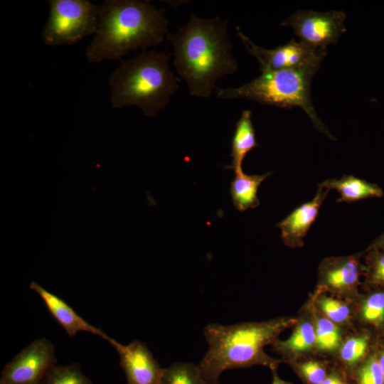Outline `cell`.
Here are the masks:
<instances>
[{
	"instance_id": "14",
	"label": "cell",
	"mask_w": 384,
	"mask_h": 384,
	"mask_svg": "<svg viewBox=\"0 0 384 384\" xmlns=\"http://www.w3.org/2000/svg\"><path fill=\"white\" fill-rule=\"evenodd\" d=\"M251 117L252 112L245 110L235 124L230 153L232 164L226 167L234 172L242 171V166L245 156L259 146Z\"/></svg>"
},
{
	"instance_id": "13",
	"label": "cell",
	"mask_w": 384,
	"mask_h": 384,
	"mask_svg": "<svg viewBox=\"0 0 384 384\" xmlns=\"http://www.w3.org/2000/svg\"><path fill=\"white\" fill-rule=\"evenodd\" d=\"M320 284L338 293L353 292L358 284L361 265L356 256L330 257L319 265Z\"/></svg>"
},
{
	"instance_id": "17",
	"label": "cell",
	"mask_w": 384,
	"mask_h": 384,
	"mask_svg": "<svg viewBox=\"0 0 384 384\" xmlns=\"http://www.w3.org/2000/svg\"><path fill=\"white\" fill-rule=\"evenodd\" d=\"M315 339L314 325L304 321L298 323L287 339L277 340L273 346L282 356L289 358L310 351L315 346Z\"/></svg>"
},
{
	"instance_id": "21",
	"label": "cell",
	"mask_w": 384,
	"mask_h": 384,
	"mask_svg": "<svg viewBox=\"0 0 384 384\" xmlns=\"http://www.w3.org/2000/svg\"><path fill=\"white\" fill-rule=\"evenodd\" d=\"M368 336L366 334L351 336L341 346L340 358L344 365L353 368L363 358L368 345Z\"/></svg>"
},
{
	"instance_id": "27",
	"label": "cell",
	"mask_w": 384,
	"mask_h": 384,
	"mask_svg": "<svg viewBox=\"0 0 384 384\" xmlns=\"http://www.w3.org/2000/svg\"><path fill=\"white\" fill-rule=\"evenodd\" d=\"M318 384H347L343 375L337 372H331L327 376Z\"/></svg>"
},
{
	"instance_id": "1",
	"label": "cell",
	"mask_w": 384,
	"mask_h": 384,
	"mask_svg": "<svg viewBox=\"0 0 384 384\" xmlns=\"http://www.w3.org/2000/svg\"><path fill=\"white\" fill-rule=\"evenodd\" d=\"M228 21L191 14L188 23L166 39L174 50L173 63L191 95L209 97L221 78L238 69L228 33Z\"/></svg>"
},
{
	"instance_id": "28",
	"label": "cell",
	"mask_w": 384,
	"mask_h": 384,
	"mask_svg": "<svg viewBox=\"0 0 384 384\" xmlns=\"http://www.w3.org/2000/svg\"><path fill=\"white\" fill-rule=\"evenodd\" d=\"M272 381L271 384H292L291 382H288L282 380L277 373V370H272Z\"/></svg>"
},
{
	"instance_id": "23",
	"label": "cell",
	"mask_w": 384,
	"mask_h": 384,
	"mask_svg": "<svg viewBox=\"0 0 384 384\" xmlns=\"http://www.w3.org/2000/svg\"><path fill=\"white\" fill-rule=\"evenodd\" d=\"M317 302L325 317L336 324L346 322L350 319L351 310L344 302L325 296L321 297Z\"/></svg>"
},
{
	"instance_id": "16",
	"label": "cell",
	"mask_w": 384,
	"mask_h": 384,
	"mask_svg": "<svg viewBox=\"0 0 384 384\" xmlns=\"http://www.w3.org/2000/svg\"><path fill=\"white\" fill-rule=\"evenodd\" d=\"M271 174L247 175L243 171L235 172L230 193L235 208L241 212L260 205L257 193L261 183Z\"/></svg>"
},
{
	"instance_id": "9",
	"label": "cell",
	"mask_w": 384,
	"mask_h": 384,
	"mask_svg": "<svg viewBox=\"0 0 384 384\" xmlns=\"http://www.w3.org/2000/svg\"><path fill=\"white\" fill-rule=\"evenodd\" d=\"M56 363L53 344L47 338H37L4 366L0 384H41Z\"/></svg>"
},
{
	"instance_id": "10",
	"label": "cell",
	"mask_w": 384,
	"mask_h": 384,
	"mask_svg": "<svg viewBox=\"0 0 384 384\" xmlns=\"http://www.w3.org/2000/svg\"><path fill=\"white\" fill-rule=\"evenodd\" d=\"M110 343L119 356V365L124 370L127 384H159L162 368L145 343L134 340L123 345L114 339Z\"/></svg>"
},
{
	"instance_id": "15",
	"label": "cell",
	"mask_w": 384,
	"mask_h": 384,
	"mask_svg": "<svg viewBox=\"0 0 384 384\" xmlns=\"http://www.w3.org/2000/svg\"><path fill=\"white\" fill-rule=\"evenodd\" d=\"M329 190L335 189L340 193L338 203H351L361 199L383 196V190L376 184L353 176L344 175L340 179H327L320 184Z\"/></svg>"
},
{
	"instance_id": "5",
	"label": "cell",
	"mask_w": 384,
	"mask_h": 384,
	"mask_svg": "<svg viewBox=\"0 0 384 384\" xmlns=\"http://www.w3.org/2000/svg\"><path fill=\"white\" fill-rule=\"evenodd\" d=\"M319 68L309 66L262 72L240 87H217L216 95L223 100H250L282 108L298 107L307 114L317 130L334 139L316 114L311 101L310 84Z\"/></svg>"
},
{
	"instance_id": "11",
	"label": "cell",
	"mask_w": 384,
	"mask_h": 384,
	"mask_svg": "<svg viewBox=\"0 0 384 384\" xmlns=\"http://www.w3.org/2000/svg\"><path fill=\"white\" fill-rule=\"evenodd\" d=\"M330 190L319 184L314 198L306 202L277 224L284 243L292 248L303 245V238L318 215L319 208Z\"/></svg>"
},
{
	"instance_id": "26",
	"label": "cell",
	"mask_w": 384,
	"mask_h": 384,
	"mask_svg": "<svg viewBox=\"0 0 384 384\" xmlns=\"http://www.w3.org/2000/svg\"><path fill=\"white\" fill-rule=\"evenodd\" d=\"M366 262L369 282L384 287V251L371 246Z\"/></svg>"
},
{
	"instance_id": "18",
	"label": "cell",
	"mask_w": 384,
	"mask_h": 384,
	"mask_svg": "<svg viewBox=\"0 0 384 384\" xmlns=\"http://www.w3.org/2000/svg\"><path fill=\"white\" fill-rule=\"evenodd\" d=\"M159 384H208L198 365L193 363H174L164 368Z\"/></svg>"
},
{
	"instance_id": "6",
	"label": "cell",
	"mask_w": 384,
	"mask_h": 384,
	"mask_svg": "<svg viewBox=\"0 0 384 384\" xmlns=\"http://www.w3.org/2000/svg\"><path fill=\"white\" fill-rule=\"evenodd\" d=\"M49 4L42 31L46 44L72 45L96 33L100 6L87 0H50Z\"/></svg>"
},
{
	"instance_id": "22",
	"label": "cell",
	"mask_w": 384,
	"mask_h": 384,
	"mask_svg": "<svg viewBox=\"0 0 384 384\" xmlns=\"http://www.w3.org/2000/svg\"><path fill=\"white\" fill-rule=\"evenodd\" d=\"M363 319L374 326L384 323V292H376L368 297L361 305Z\"/></svg>"
},
{
	"instance_id": "30",
	"label": "cell",
	"mask_w": 384,
	"mask_h": 384,
	"mask_svg": "<svg viewBox=\"0 0 384 384\" xmlns=\"http://www.w3.org/2000/svg\"><path fill=\"white\" fill-rule=\"evenodd\" d=\"M376 356L384 375V348L382 349L379 355Z\"/></svg>"
},
{
	"instance_id": "24",
	"label": "cell",
	"mask_w": 384,
	"mask_h": 384,
	"mask_svg": "<svg viewBox=\"0 0 384 384\" xmlns=\"http://www.w3.org/2000/svg\"><path fill=\"white\" fill-rule=\"evenodd\" d=\"M357 384H384V375L376 356L366 359L356 371Z\"/></svg>"
},
{
	"instance_id": "20",
	"label": "cell",
	"mask_w": 384,
	"mask_h": 384,
	"mask_svg": "<svg viewBox=\"0 0 384 384\" xmlns=\"http://www.w3.org/2000/svg\"><path fill=\"white\" fill-rule=\"evenodd\" d=\"M41 384H93L78 363L53 366Z\"/></svg>"
},
{
	"instance_id": "4",
	"label": "cell",
	"mask_w": 384,
	"mask_h": 384,
	"mask_svg": "<svg viewBox=\"0 0 384 384\" xmlns=\"http://www.w3.org/2000/svg\"><path fill=\"white\" fill-rule=\"evenodd\" d=\"M169 60L166 50H144L120 60L109 80L112 107L134 106L146 117L156 116L179 89L180 80L171 70Z\"/></svg>"
},
{
	"instance_id": "2",
	"label": "cell",
	"mask_w": 384,
	"mask_h": 384,
	"mask_svg": "<svg viewBox=\"0 0 384 384\" xmlns=\"http://www.w3.org/2000/svg\"><path fill=\"white\" fill-rule=\"evenodd\" d=\"M169 23L165 10L149 1L106 0L100 6L97 29L86 58L90 63L120 60L130 51L157 46L166 38Z\"/></svg>"
},
{
	"instance_id": "19",
	"label": "cell",
	"mask_w": 384,
	"mask_h": 384,
	"mask_svg": "<svg viewBox=\"0 0 384 384\" xmlns=\"http://www.w3.org/2000/svg\"><path fill=\"white\" fill-rule=\"evenodd\" d=\"M314 326L315 347L324 352H334L341 344V333L339 327L326 317L316 319Z\"/></svg>"
},
{
	"instance_id": "7",
	"label": "cell",
	"mask_w": 384,
	"mask_h": 384,
	"mask_svg": "<svg viewBox=\"0 0 384 384\" xmlns=\"http://www.w3.org/2000/svg\"><path fill=\"white\" fill-rule=\"evenodd\" d=\"M236 30L247 50L258 61L262 73L309 66L320 67L326 54V50L316 48L294 39L284 45L266 49L255 44L239 27H236Z\"/></svg>"
},
{
	"instance_id": "29",
	"label": "cell",
	"mask_w": 384,
	"mask_h": 384,
	"mask_svg": "<svg viewBox=\"0 0 384 384\" xmlns=\"http://www.w3.org/2000/svg\"><path fill=\"white\" fill-rule=\"evenodd\" d=\"M371 246L384 251V233L377 238Z\"/></svg>"
},
{
	"instance_id": "8",
	"label": "cell",
	"mask_w": 384,
	"mask_h": 384,
	"mask_svg": "<svg viewBox=\"0 0 384 384\" xmlns=\"http://www.w3.org/2000/svg\"><path fill=\"white\" fill-rule=\"evenodd\" d=\"M346 14L342 11L326 12L298 10L281 25L290 26L302 42L316 48L326 50L346 31Z\"/></svg>"
},
{
	"instance_id": "12",
	"label": "cell",
	"mask_w": 384,
	"mask_h": 384,
	"mask_svg": "<svg viewBox=\"0 0 384 384\" xmlns=\"http://www.w3.org/2000/svg\"><path fill=\"white\" fill-rule=\"evenodd\" d=\"M30 289L39 295L50 314L70 337H74L80 331H85L97 335L109 343L112 341V338L108 336L100 328L86 321L64 300L37 282H31Z\"/></svg>"
},
{
	"instance_id": "25",
	"label": "cell",
	"mask_w": 384,
	"mask_h": 384,
	"mask_svg": "<svg viewBox=\"0 0 384 384\" xmlns=\"http://www.w3.org/2000/svg\"><path fill=\"white\" fill-rule=\"evenodd\" d=\"M294 370L306 384H318L328 375L325 365L314 360L297 364Z\"/></svg>"
},
{
	"instance_id": "3",
	"label": "cell",
	"mask_w": 384,
	"mask_h": 384,
	"mask_svg": "<svg viewBox=\"0 0 384 384\" xmlns=\"http://www.w3.org/2000/svg\"><path fill=\"white\" fill-rule=\"evenodd\" d=\"M296 323L292 317H279L233 325L208 324L203 333L208 349L198 365L202 376L208 384H219L220 375L228 370L260 365L277 370L281 361L268 356L264 348Z\"/></svg>"
}]
</instances>
